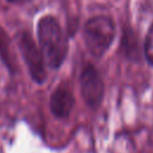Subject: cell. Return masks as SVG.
Here are the masks:
<instances>
[{"label":"cell","instance_id":"cell-4","mask_svg":"<svg viewBox=\"0 0 153 153\" xmlns=\"http://www.w3.org/2000/svg\"><path fill=\"white\" fill-rule=\"evenodd\" d=\"M80 91L84 102L92 109H96L104 96V82L98 71L87 63L80 75Z\"/></svg>","mask_w":153,"mask_h":153},{"label":"cell","instance_id":"cell-2","mask_svg":"<svg viewBox=\"0 0 153 153\" xmlns=\"http://www.w3.org/2000/svg\"><path fill=\"white\" fill-rule=\"evenodd\" d=\"M115 37V24L105 16L90 18L84 25V39L87 49L94 57L103 56Z\"/></svg>","mask_w":153,"mask_h":153},{"label":"cell","instance_id":"cell-6","mask_svg":"<svg viewBox=\"0 0 153 153\" xmlns=\"http://www.w3.org/2000/svg\"><path fill=\"white\" fill-rule=\"evenodd\" d=\"M0 57L11 73H16L18 69L16 51L12 45V41L4 27L0 26Z\"/></svg>","mask_w":153,"mask_h":153},{"label":"cell","instance_id":"cell-3","mask_svg":"<svg viewBox=\"0 0 153 153\" xmlns=\"http://www.w3.org/2000/svg\"><path fill=\"white\" fill-rule=\"evenodd\" d=\"M16 39L32 80L38 84L44 82L47 79L45 60L41 48H38V45L36 44L32 35L29 31L23 30L17 33Z\"/></svg>","mask_w":153,"mask_h":153},{"label":"cell","instance_id":"cell-7","mask_svg":"<svg viewBox=\"0 0 153 153\" xmlns=\"http://www.w3.org/2000/svg\"><path fill=\"white\" fill-rule=\"evenodd\" d=\"M145 54L147 60L153 65V25L151 26L147 37H146V43H145Z\"/></svg>","mask_w":153,"mask_h":153},{"label":"cell","instance_id":"cell-5","mask_svg":"<svg viewBox=\"0 0 153 153\" xmlns=\"http://www.w3.org/2000/svg\"><path fill=\"white\" fill-rule=\"evenodd\" d=\"M49 106L53 115L57 118H66L69 116L74 106V97L67 85L61 84L53 91Z\"/></svg>","mask_w":153,"mask_h":153},{"label":"cell","instance_id":"cell-1","mask_svg":"<svg viewBox=\"0 0 153 153\" xmlns=\"http://www.w3.org/2000/svg\"><path fill=\"white\" fill-rule=\"evenodd\" d=\"M37 37L45 63L57 69L68 53V39L59 20L50 14L41 17L37 23Z\"/></svg>","mask_w":153,"mask_h":153},{"label":"cell","instance_id":"cell-8","mask_svg":"<svg viewBox=\"0 0 153 153\" xmlns=\"http://www.w3.org/2000/svg\"><path fill=\"white\" fill-rule=\"evenodd\" d=\"M10 2H20V1H24V0H7Z\"/></svg>","mask_w":153,"mask_h":153}]
</instances>
